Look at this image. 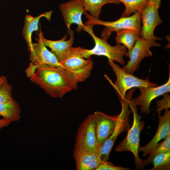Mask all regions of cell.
<instances>
[{
	"instance_id": "7402d4cb",
	"label": "cell",
	"mask_w": 170,
	"mask_h": 170,
	"mask_svg": "<svg viewBox=\"0 0 170 170\" xmlns=\"http://www.w3.org/2000/svg\"><path fill=\"white\" fill-rule=\"evenodd\" d=\"M123 3L125 9L121 17H128L136 12L141 13L149 3V0H116Z\"/></svg>"
},
{
	"instance_id": "e0dca14e",
	"label": "cell",
	"mask_w": 170,
	"mask_h": 170,
	"mask_svg": "<svg viewBox=\"0 0 170 170\" xmlns=\"http://www.w3.org/2000/svg\"><path fill=\"white\" fill-rule=\"evenodd\" d=\"M77 170H96L105 161L101 158L98 152L83 150L73 152Z\"/></svg>"
},
{
	"instance_id": "9c48e42d",
	"label": "cell",
	"mask_w": 170,
	"mask_h": 170,
	"mask_svg": "<svg viewBox=\"0 0 170 170\" xmlns=\"http://www.w3.org/2000/svg\"><path fill=\"white\" fill-rule=\"evenodd\" d=\"M153 39L146 40L140 37L135 42L134 46L128 57L130 60L123 68L128 72L133 74L139 67L142 60L152 55L150 48L159 47L160 44Z\"/></svg>"
},
{
	"instance_id": "8992f818",
	"label": "cell",
	"mask_w": 170,
	"mask_h": 170,
	"mask_svg": "<svg viewBox=\"0 0 170 170\" xmlns=\"http://www.w3.org/2000/svg\"><path fill=\"white\" fill-rule=\"evenodd\" d=\"M133 93V91H130L126 95L125 99L120 101L122 110L119 114L116 126L112 133L99 149V155L104 161H106L108 160L110 152L118 135L125 131H128L130 127L129 116L132 110L129 109L128 102L132 98Z\"/></svg>"
},
{
	"instance_id": "4316f807",
	"label": "cell",
	"mask_w": 170,
	"mask_h": 170,
	"mask_svg": "<svg viewBox=\"0 0 170 170\" xmlns=\"http://www.w3.org/2000/svg\"><path fill=\"white\" fill-rule=\"evenodd\" d=\"M130 169L128 167L121 166H116L111 163L105 161L101 164L96 170H129Z\"/></svg>"
},
{
	"instance_id": "7c38bea8",
	"label": "cell",
	"mask_w": 170,
	"mask_h": 170,
	"mask_svg": "<svg viewBox=\"0 0 170 170\" xmlns=\"http://www.w3.org/2000/svg\"><path fill=\"white\" fill-rule=\"evenodd\" d=\"M158 9L155 5L149 2L141 12L142 26L140 31L141 37L146 40L153 39L156 41L162 39L154 34L156 27L163 23L158 13Z\"/></svg>"
},
{
	"instance_id": "ba28073f",
	"label": "cell",
	"mask_w": 170,
	"mask_h": 170,
	"mask_svg": "<svg viewBox=\"0 0 170 170\" xmlns=\"http://www.w3.org/2000/svg\"><path fill=\"white\" fill-rule=\"evenodd\" d=\"M83 150L99 152L92 114L87 117L77 131L73 152Z\"/></svg>"
},
{
	"instance_id": "cb8c5ba5",
	"label": "cell",
	"mask_w": 170,
	"mask_h": 170,
	"mask_svg": "<svg viewBox=\"0 0 170 170\" xmlns=\"http://www.w3.org/2000/svg\"><path fill=\"white\" fill-rule=\"evenodd\" d=\"M151 163L153 167L150 170H169L170 152L157 155L154 158Z\"/></svg>"
},
{
	"instance_id": "484cf974",
	"label": "cell",
	"mask_w": 170,
	"mask_h": 170,
	"mask_svg": "<svg viewBox=\"0 0 170 170\" xmlns=\"http://www.w3.org/2000/svg\"><path fill=\"white\" fill-rule=\"evenodd\" d=\"M162 95L163 98L156 101V112L157 113L161 112L162 110L169 108L170 107V97L168 93Z\"/></svg>"
},
{
	"instance_id": "30bf717a",
	"label": "cell",
	"mask_w": 170,
	"mask_h": 170,
	"mask_svg": "<svg viewBox=\"0 0 170 170\" xmlns=\"http://www.w3.org/2000/svg\"><path fill=\"white\" fill-rule=\"evenodd\" d=\"M59 8L68 34L69 35L71 29V26L73 24L77 25V32H81L85 26L82 22V16L86 11L83 0H70L60 4Z\"/></svg>"
},
{
	"instance_id": "44dd1931",
	"label": "cell",
	"mask_w": 170,
	"mask_h": 170,
	"mask_svg": "<svg viewBox=\"0 0 170 170\" xmlns=\"http://www.w3.org/2000/svg\"><path fill=\"white\" fill-rule=\"evenodd\" d=\"M85 10L89 12L94 18L99 20L101 8L108 3L118 4L120 2L116 0H83Z\"/></svg>"
},
{
	"instance_id": "4fadbf2b",
	"label": "cell",
	"mask_w": 170,
	"mask_h": 170,
	"mask_svg": "<svg viewBox=\"0 0 170 170\" xmlns=\"http://www.w3.org/2000/svg\"><path fill=\"white\" fill-rule=\"evenodd\" d=\"M92 115L99 150L105 141L113 131L117 121L119 114L110 116L99 111H95Z\"/></svg>"
},
{
	"instance_id": "277c9868",
	"label": "cell",
	"mask_w": 170,
	"mask_h": 170,
	"mask_svg": "<svg viewBox=\"0 0 170 170\" xmlns=\"http://www.w3.org/2000/svg\"><path fill=\"white\" fill-rule=\"evenodd\" d=\"M108 63L116 75V81L113 83L106 75H105V77L115 89L120 101L125 99L126 92L130 89L158 86L150 82L148 77L145 79H140L127 72L123 68H121L111 60H108Z\"/></svg>"
},
{
	"instance_id": "8fae6325",
	"label": "cell",
	"mask_w": 170,
	"mask_h": 170,
	"mask_svg": "<svg viewBox=\"0 0 170 170\" xmlns=\"http://www.w3.org/2000/svg\"><path fill=\"white\" fill-rule=\"evenodd\" d=\"M170 69L169 66L168 79L165 83L155 87L138 88L140 95L136 98L130 99V101L136 106L139 105L140 110L143 114L147 115L150 112V107L152 101L157 97L170 91Z\"/></svg>"
},
{
	"instance_id": "83f0119b",
	"label": "cell",
	"mask_w": 170,
	"mask_h": 170,
	"mask_svg": "<svg viewBox=\"0 0 170 170\" xmlns=\"http://www.w3.org/2000/svg\"><path fill=\"white\" fill-rule=\"evenodd\" d=\"M38 66L32 62L30 63L29 66L25 70V72L28 78H31L34 75Z\"/></svg>"
},
{
	"instance_id": "2e32d148",
	"label": "cell",
	"mask_w": 170,
	"mask_h": 170,
	"mask_svg": "<svg viewBox=\"0 0 170 170\" xmlns=\"http://www.w3.org/2000/svg\"><path fill=\"white\" fill-rule=\"evenodd\" d=\"M37 39V42L32 43L33 53L30 57L31 62L38 66L43 64L52 67H64L55 55L48 50L40 38L38 37Z\"/></svg>"
},
{
	"instance_id": "7a4b0ae2",
	"label": "cell",
	"mask_w": 170,
	"mask_h": 170,
	"mask_svg": "<svg viewBox=\"0 0 170 170\" xmlns=\"http://www.w3.org/2000/svg\"><path fill=\"white\" fill-rule=\"evenodd\" d=\"M94 26L93 24L85 25L83 30L92 37L94 42V46L89 49L77 47L80 55L85 59L91 57L92 55L104 56L107 57L108 60L116 61L122 65H125L123 57L127 53V48L120 44H117L115 46H111L107 40L98 37L94 32L93 27Z\"/></svg>"
},
{
	"instance_id": "603a6c76",
	"label": "cell",
	"mask_w": 170,
	"mask_h": 170,
	"mask_svg": "<svg viewBox=\"0 0 170 170\" xmlns=\"http://www.w3.org/2000/svg\"><path fill=\"white\" fill-rule=\"evenodd\" d=\"M165 138L163 141L158 143L153 149L146 159L143 160V163L144 166L151 163L153 159L157 155L170 152V134Z\"/></svg>"
},
{
	"instance_id": "d6986e66",
	"label": "cell",
	"mask_w": 170,
	"mask_h": 170,
	"mask_svg": "<svg viewBox=\"0 0 170 170\" xmlns=\"http://www.w3.org/2000/svg\"><path fill=\"white\" fill-rule=\"evenodd\" d=\"M116 33V43L122 44L128 49L126 55L128 57L136 41L140 37V31L136 30L126 29L119 31Z\"/></svg>"
},
{
	"instance_id": "6da1fadb",
	"label": "cell",
	"mask_w": 170,
	"mask_h": 170,
	"mask_svg": "<svg viewBox=\"0 0 170 170\" xmlns=\"http://www.w3.org/2000/svg\"><path fill=\"white\" fill-rule=\"evenodd\" d=\"M30 80L53 98H62L77 88L78 82L72 73L64 67L40 65Z\"/></svg>"
},
{
	"instance_id": "f1b7e54d",
	"label": "cell",
	"mask_w": 170,
	"mask_h": 170,
	"mask_svg": "<svg viewBox=\"0 0 170 170\" xmlns=\"http://www.w3.org/2000/svg\"><path fill=\"white\" fill-rule=\"evenodd\" d=\"M11 123L10 122L4 118L0 119V130L7 127Z\"/></svg>"
},
{
	"instance_id": "ac0fdd59",
	"label": "cell",
	"mask_w": 170,
	"mask_h": 170,
	"mask_svg": "<svg viewBox=\"0 0 170 170\" xmlns=\"http://www.w3.org/2000/svg\"><path fill=\"white\" fill-rule=\"evenodd\" d=\"M52 13V11H51L43 13L36 17H33L30 15H26V16L22 32L24 39L27 43L30 54L33 53L31 39L32 33L35 31L38 30V24L40 19L42 17H45L49 20Z\"/></svg>"
},
{
	"instance_id": "3957f363",
	"label": "cell",
	"mask_w": 170,
	"mask_h": 170,
	"mask_svg": "<svg viewBox=\"0 0 170 170\" xmlns=\"http://www.w3.org/2000/svg\"><path fill=\"white\" fill-rule=\"evenodd\" d=\"M129 100L128 105L133 114V122L131 128L128 131L125 138L117 146L115 150L118 152L130 151L134 155L136 170H143L144 166L143 160L139 156V136L144 128V122L141 120V116L138 114L136 106Z\"/></svg>"
},
{
	"instance_id": "5bb4252c",
	"label": "cell",
	"mask_w": 170,
	"mask_h": 170,
	"mask_svg": "<svg viewBox=\"0 0 170 170\" xmlns=\"http://www.w3.org/2000/svg\"><path fill=\"white\" fill-rule=\"evenodd\" d=\"M69 35L70 37L67 40H66L67 36L65 35L60 40L53 41L45 38L41 30L38 34V37L46 46L51 49V52L55 55L60 63L65 59L72 47L74 41V31L71 29Z\"/></svg>"
},
{
	"instance_id": "52a82bcc",
	"label": "cell",
	"mask_w": 170,
	"mask_h": 170,
	"mask_svg": "<svg viewBox=\"0 0 170 170\" xmlns=\"http://www.w3.org/2000/svg\"><path fill=\"white\" fill-rule=\"evenodd\" d=\"M60 63L72 73L78 82L85 81L90 76L93 66L91 57L85 59L81 57L77 47H72L65 59Z\"/></svg>"
},
{
	"instance_id": "f546056e",
	"label": "cell",
	"mask_w": 170,
	"mask_h": 170,
	"mask_svg": "<svg viewBox=\"0 0 170 170\" xmlns=\"http://www.w3.org/2000/svg\"><path fill=\"white\" fill-rule=\"evenodd\" d=\"M161 0H149L150 2L155 5L158 8L161 5Z\"/></svg>"
},
{
	"instance_id": "4dcf8cb0",
	"label": "cell",
	"mask_w": 170,
	"mask_h": 170,
	"mask_svg": "<svg viewBox=\"0 0 170 170\" xmlns=\"http://www.w3.org/2000/svg\"><path fill=\"white\" fill-rule=\"evenodd\" d=\"M7 81V80L6 76H0V87Z\"/></svg>"
},
{
	"instance_id": "9a60e30c",
	"label": "cell",
	"mask_w": 170,
	"mask_h": 170,
	"mask_svg": "<svg viewBox=\"0 0 170 170\" xmlns=\"http://www.w3.org/2000/svg\"><path fill=\"white\" fill-rule=\"evenodd\" d=\"M159 119V124L156 134L146 145L139 147V152H143V156L149 155L153 149L162 139L166 138L170 134V111L168 108L165 109L164 114L162 116L161 112L157 113Z\"/></svg>"
},
{
	"instance_id": "d4e9b609",
	"label": "cell",
	"mask_w": 170,
	"mask_h": 170,
	"mask_svg": "<svg viewBox=\"0 0 170 170\" xmlns=\"http://www.w3.org/2000/svg\"><path fill=\"white\" fill-rule=\"evenodd\" d=\"M12 86L8 81L0 87V103L8 102L13 100Z\"/></svg>"
},
{
	"instance_id": "5b68a950",
	"label": "cell",
	"mask_w": 170,
	"mask_h": 170,
	"mask_svg": "<svg viewBox=\"0 0 170 170\" xmlns=\"http://www.w3.org/2000/svg\"><path fill=\"white\" fill-rule=\"evenodd\" d=\"M141 13L136 12L131 16L121 17L118 20L112 21L96 19L93 17L87 11L84 14L88 19L85 25L93 24L105 26L101 33V36L102 38L107 41L113 32H117L126 29L136 30L140 31L141 28Z\"/></svg>"
},
{
	"instance_id": "ffe728a7",
	"label": "cell",
	"mask_w": 170,
	"mask_h": 170,
	"mask_svg": "<svg viewBox=\"0 0 170 170\" xmlns=\"http://www.w3.org/2000/svg\"><path fill=\"white\" fill-rule=\"evenodd\" d=\"M21 110L14 99L0 103V115L11 122L18 121L20 118Z\"/></svg>"
}]
</instances>
